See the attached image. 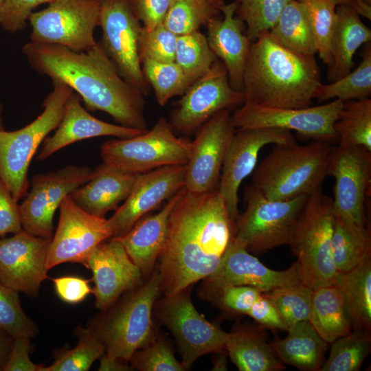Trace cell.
<instances>
[{"instance_id":"1","label":"cell","mask_w":371,"mask_h":371,"mask_svg":"<svg viewBox=\"0 0 371 371\" xmlns=\"http://www.w3.org/2000/svg\"><path fill=\"white\" fill-rule=\"evenodd\" d=\"M235 226L218 190L194 193L183 187L170 214L159 257L164 295L174 294L211 275L234 236Z\"/></svg>"},{"instance_id":"2","label":"cell","mask_w":371,"mask_h":371,"mask_svg":"<svg viewBox=\"0 0 371 371\" xmlns=\"http://www.w3.org/2000/svg\"><path fill=\"white\" fill-rule=\"evenodd\" d=\"M22 52L36 72L75 91L87 111H101L122 126L148 130L144 96L122 78L99 42L78 52L30 41Z\"/></svg>"},{"instance_id":"3","label":"cell","mask_w":371,"mask_h":371,"mask_svg":"<svg viewBox=\"0 0 371 371\" xmlns=\"http://www.w3.org/2000/svg\"><path fill=\"white\" fill-rule=\"evenodd\" d=\"M321 84L315 56L286 47L269 31L251 42L243 79L245 101L272 107L305 108L311 104Z\"/></svg>"},{"instance_id":"4","label":"cell","mask_w":371,"mask_h":371,"mask_svg":"<svg viewBox=\"0 0 371 371\" xmlns=\"http://www.w3.org/2000/svg\"><path fill=\"white\" fill-rule=\"evenodd\" d=\"M254 170L252 185L267 198L284 201L309 195L321 187L326 175L331 144L314 141L274 144Z\"/></svg>"},{"instance_id":"5","label":"cell","mask_w":371,"mask_h":371,"mask_svg":"<svg viewBox=\"0 0 371 371\" xmlns=\"http://www.w3.org/2000/svg\"><path fill=\"white\" fill-rule=\"evenodd\" d=\"M157 267L138 286L89 322L105 346V354L128 361L155 337L153 307L161 293Z\"/></svg>"},{"instance_id":"6","label":"cell","mask_w":371,"mask_h":371,"mask_svg":"<svg viewBox=\"0 0 371 371\" xmlns=\"http://www.w3.org/2000/svg\"><path fill=\"white\" fill-rule=\"evenodd\" d=\"M334 223L333 199L320 187L308 196L289 244L302 282L313 289L334 285L339 274L331 253Z\"/></svg>"},{"instance_id":"7","label":"cell","mask_w":371,"mask_h":371,"mask_svg":"<svg viewBox=\"0 0 371 371\" xmlns=\"http://www.w3.org/2000/svg\"><path fill=\"white\" fill-rule=\"evenodd\" d=\"M65 84L52 80L42 113L31 123L13 131H0V180L18 202L27 192V172L37 149L59 125L65 103L73 93Z\"/></svg>"},{"instance_id":"8","label":"cell","mask_w":371,"mask_h":371,"mask_svg":"<svg viewBox=\"0 0 371 371\" xmlns=\"http://www.w3.org/2000/svg\"><path fill=\"white\" fill-rule=\"evenodd\" d=\"M244 196L246 209L236 220L234 242L258 253L289 245L308 195L271 200L251 184Z\"/></svg>"},{"instance_id":"9","label":"cell","mask_w":371,"mask_h":371,"mask_svg":"<svg viewBox=\"0 0 371 371\" xmlns=\"http://www.w3.org/2000/svg\"><path fill=\"white\" fill-rule=\"evenodd\" d=\"M192 142L178 137L164 117L150 130L130 138H117L100 146L102 161L130 172L142 174L167 166L184 165Z\"/></svg>"},{"instance_id":"10","label":"cell","mask_w":371,"mask_h":371,"mask_svg":"<svg viewBox=\"0 0 371 371\" xmlns=\"http://www.w3.org/2000/svg\"><path fill=\"white\" fill-rule=\"evenodd\" d=\"M100 0H53L29 18L31 42L58 45L85 52L98 42L94 30L100 23Z\"/></svg>"},{"instance_id":"11","label":"cell","mask_w":371,"mask_h":371,"mask_svg":"<svg viewBox=\"0 0 371 371\" xmlns=\"http://www.w3.org/2000/svg\"><path fill=\"white\" fill-rule=\"evenodd\" d=\"M191 286L157 300L153 313L175 337L186 369L200 357L225 350L229 333L206 319L194 307Z\"/></svg>"},{"instance_id":"12","label":"cell","mask_w":371,"mask_h":371,"mask_svg":"<svg viewBox=\"0 0 371 371\" xmlns=\"http://www.w3.org/2000/svg\"><path fill=\"white\" fill-rule=\"evenodd\" d=\"M344 102L333 101L305 108H280L245 101L231 115L236 130L280 128L294 131L303 137L330 144L337 141L334 124Z\"/></svg>"},{"instance_id":"13","label":"cell","mask_w":371,"mask_h":371,"mask_svg":"<svg viewBox=\"0 0 371 371\" xmlns=\"http://www.w3.org/2000/svg\"><path fill=\"white\" fill-rule=\"evenodd\" d=\"M99 42L122 78L144 96L149 85L144 77L139 54L142 28L129 0H100Z\"/></svg>"},{"instance_id":"14","label":"cell","mask_w":371,"mask_h":371,"mask_svg":"<svg viewBox=\"0 0 371 371\" xmlns=\"http://www.w3.org/2000/svg\"><path fill=\"white\" fill-rule=\"evenodd\" d=\"M93 175V170L89 166L70 165L33 176L30 190L19 205L23 229L52 238L56 210L66 196L89 181Z\"/></svg>"},{"instance_id":"15","label":"cell","mask_w":371,"mask_h":371,"mask_svg":"<svg viewBox=\"0 0 371 371\" xmlns=\"http://www.w3.org/2000/svg\"><path fill=\"white\" fill-rule=\"evenodd\" d=\"M181 96L168 122L174 132L183 135L196 132L217 112L245 101L243 93L231 87L226 68L218 60Z\"/></svg>"},{"instance_id":"16","label":"cell","mask_w":371,"mask_h":371,"mask_svg":"<svg viewBox=\"0 0 371 371\" xmlns=\"http://www.w3.org/2000/svg\"><path fill=\"white\" fill-rule=\"evenodd\" d=\"M326 175L335 179V216L348 225L367 227L365 198L371 177V151L359 146L333 148Z\"/></svg>"},{"instance_id":"17","label":"cell","mask_w":371,"mask_h":371,"mask_svg":"<svg viewBox=\"0 0 371 371\" xmlns=\"http://www.w3.org/2000/svg\"><path fill=\"white\" fill-rule=\"evenodd\" d=\"M59 209L58 225L48 250V270L65 262L83 265L100 243L113 236L107 219L87 213L69 196Z\"/></svg>"},{"instance_id":"18","label":"cell","mask_w":371,"mask_h":371,"mask_svg":"<svg viewBox=\"0 0 371 371\" xmlns=\"http://www.w3.org/2000/svg\"><path fill=\"white\" fill-rule=\"evenodd\" d=\"M203 280L199 293L205 300L229 286H249L265 293L302 282L296 262L285 270L269 269L233 239L216 269Z\"/></svg>"},{"instance_id":"19","label":"cell","mask_w":371,"mask_h":371,"mask_svg":"<svg viewBox=\"0 0 371 371\" xmlns=\"http://www.w3.org/2000/svg\"><path fill=\"white\" fill-rule=\"evenodd\" d=\"M295 142L291 131L280 128L236 130L224 156L218 188L232 219L236 221L239 216L238 188L255 169L260 150L267 144Z\"/></svg>"},{"instance_id":"20","label":"cell","mask_w":371,"mask_h":371,"mask_svg":"<svg viewBox=\"0 0 371 371\" xmlns=\"http://www.w3.org/2000/svg\"><path fill=\"white\" fill-rule=\"evenodd\" d=\"M235 131L229 109L217 112L196 131L186 164L187 190L205 193L218 190L224 156Z\"/></svg>"},{"instance_id":"21","label":"cell","mask_w":371,"mask_h":371,"mask_svg":"<svg viewBox=\"0 0 371 371\" xmlns=\"http://www.w3.org/2000/svg\"><path fill=\"white\" fill-rule=\"evenodd\" d=\"M51 238L25 230L0 238V284L30 297H36L47 277V254Z\"/></svg>"},{"instance_id":"22","label":"cell","mask_w":371,"mask_h":371,"mask_svg":"<svg viewBox=\"0 0 371 371\" xmlns=\"http://www.w3.org/2000/svg\"><path fill=\"white\" fill-rule=\"evenodd\" d=\"M83 265L92 272L95 304L102 311L143 282L142 273L129 257L120 237L112 236L100 243Z\"/></svg>"},{"instance_id":"23","label":"cell","mask_w":371,"mask_h":371,"mask_svg":"<svg viewBox=\"0 0 371 371\" xmlns=\"http://www.w3.org/2000/svg\"><path fill=\"white\" fill-rule=\"evenodd\" d=\"M186 164L139 174L128 198L108 220L113 236H122L147 213L185 186Z\"/></svg>"},{"instance_id":"24","label":"cell","mask_w":371,"mask_h":371,"mask_svg":"<svg viewBox=\"0 0 371 371\" xmlns=\"http://www.w3.org/2000/svg\"><path fill=\"white\" fill-rule=\"evenodd\" d=\"M81 100L74 92L69 97L54 133L43 142L42 149L36 157L38 160L43 161L67 146L85 139L103 136L130 138L146 131L100 120L82 106Z\"/></svg>"},{"instance_id":"25","label":"cell","mask_w":371,"mask_h":371,"mask_svg":"<svg viewBox=\"0 0 371 371\" xmlns=\"http://www.w3.org/2000/svg\"><path fill=\"white\" fill-rule=\"evenodd\" d=\"M237 2L224 4L223 14L205 25L208 45L216 58L225 65L229 84L236 91H243L244 69L251 42L245 34V23L236 14Z\"/></svg>"},{"instance_id":"26","label":"cell","mask_w":371,"mask_h":371,"mask_svg":"<svg viewBox=\"0 0 371 371\" xmlns=\"http://www.w3.org/2000/svg\"><path fill=\"white\" fill-rule=\"evenodd\" d=\"M139 175L103 162L93 170L89 181L69 196L87 213L105 218L128 198Z\"/></svg>"},{"instance_id":"27","label":"cell","mask_w":371,"mask_h":371,"mask_svg":"<svg viewBox=\"0 0 371 371\" xmlns=\"http://www.w3.org/2000/svg\"><path fill=\"white\" fill-rule=\"evenodd\" d=\"M183 188L169 199L159 212L142 217L126 234L119 236L143 276L152 273L161 253L167 237L169 216Z\"/></svg>"},{"instance_id":"28","label":"cell","mask_w":371,"mask_h":371,"mask_svg":"<svg viewBox=\"0 0 371 371\" xmlns=\"http://www.w3.org/2000/svg\"><path fill=\"white\" fill-rule=\"evenodd\" d=\"M370 41L371 30L361 21L358 13L350 7L337 5L330 41L333 63L328 67V81H335L352 71L355 52Z\"/></svg>"},{"instance_id":"29","label":"cell","mask_w":371,"mask_h":371,"mask_svg":"<svg viewBox=\"0 0 371 371\" xmlns=\"http://www.w3.org/2000/svg\"><path fill=\"white\" fill-rule=\"evenodd\" d=\"M225 350L240 371H280L286 368L260 328L236 327L229 333Z\"/></svg>"},{"instance_id":"30","label":"cell","mask_w":371,"mask_h":371,"mask_svg":"<svg viewBox=\"0 0 371 371\" xmlns=\"http://www.w3.org/2000/svg\"><path fill=\"white\" fill-rule=\"evenodd\" d=\"M286 337L273 346L283 363L303 371H319L328 348L326 342L308 320L298 322L289 328Z\"/></svg>"},{"instance_id":"31","label":"cell","mask_w":371,"mask_h":371,"mask_svg":"<svg viewBox=\"0 0 371 371\" xmlns=\"http://www.w3.org/2000/svg\"><path fill=\"white\" fill-rule=\"evenodd\" d=\"M308 321L327 343L352 330L343 294L334 285L313 290Z\"/></svg>"},{"instance_id":"32","label":"cell","mask_w":371,"mask_h":371,"mask_svg":"<svg viewBox=\"0 0 371 371\" xmlns=\"http://www.w3.org/2000/svg\"><path fill=\"white\" fill-rule=\"evenodd\" d=\"M334 286L342 293L352 330L371 331V258L339 273Z\"/></svg>"},{"instance_id":"33","label":"cell","mask_w":371,"mask_h":371,"mask_svg":"<svg viewBox=\"0 0 371 371\" xmlns=\"http://www.w3.org/2000/svg\"><path fill=\"white\" fill-rule=\"evenodd\" d=\"M331 253L338 273L352 271L371 258L370 230L348 225L335 216Z\"/></svg>"},{"instance_id":"34","label":"cell","mask_w":371,"mask_h":371,"mask_svg":"<svg viewBox=\"0 0 371 371\" xmlns=\"http://www.w3.org/2000/svg\"><path fill=\"white\" fill-rule=\"evenodd\" d=\"M269 32L280 43L297 53L312 56L317 54L305 11L297 0L286 4Z\"/></svg>"},{"instance_id":"35","label":"cell","mask_w":371,"mask_h":371,"mask_svg":"<svg viewBox=\"0 0 371 371\" xmlns=\"http://www.w3.org/2000/svg\"><path fill=\"white\" fill-rule=\"evenodd\" d=\"M361 60L356 69L328 84H321L314 98L319 102L330 99L342 102L370 98L371 95V41L363 45Z\"/></svg>"},{"instance_id":"36","label":"cell","mask_w":371,"mask_h":371,"mask_svg":"<svg viewBox=\"0 0 371 371\" xmlns=\"http://www.w3.org/2000/svg\"><path fill=\"white\" fill-rule=\"evenodd\" d=\"M78 344L72 349L63 348L53 353L54 361L39 371H87L105 353V346L94 328L78 326L75 331Z\"/></svg>"},{"instance_id":"37","label":"cell","mask_w":371,"mask_h":371,"mask_svg":"<svg viewBox=\"0 0 371 371\" xmlns=\"http://www.w3.org/2000/svg\"><path fill=\"white\" fill-rule=\"evenodd\" d=\"M334 129L338 145L359 146L371 151V99L344 102Z\"/></svg>"},{"instance_id":"38","label":"cell","mask_w":371,"mask_h":371,"mask_svg":"<svg viewBox=\"0 0 371 371\" xmlns=\"http://www.w3.org/2000/svg\"><path fill=\"white\" fill-rule=\"evenodd\" d=\"M217 60L206 36L199 30L177 36L174 62L190 85L207 72Z\"/></svg>"},{"instance_id":"39","label":"cell","mask_w":371,"mask_h":371,"mask_svg":"<svg viewBox=\"0 0 371 371\" xmlns=\"http://www.w3.org/2000/svg\"><path fill=\"white\" fill-rule=\"evenodd\" d=\"M370 350V333L352 330L332 342L330 355L319 371H358Z\"/></svg>"},{"instance_id":"40","label":"cell","mask_w":371,"mask_h":371,"mask_svg":"<svg viewBox=\"0 0 371 371\" xmlns=\"http://www.w3.org/2000/svg\"><path fill=\"white\" fill-rule=\"evenodd\" d=\"M221 10L210 0H175L169 8L162 25L177 36L199 30Z\"/></svg>"},{"instance_id":"41","label":"cell","mask_w":371,"mask_h":371,"mask_svg":"<svg viewBox=\"0 0 371 371\" xmlns=\"http://www.w3.org/2000/svg\"><path fill=\"white\" fill-rule=\"evenodd\" d=\"M142 69L145 80L153 89L160 106H165L175 96L182 95L191 85L175 62L144 60Z\"/></svg>"},{"instance_id":"42","label":"cell","mask_w":371,"mask_h":371,"mask_svg":"<svg viewBox=\"0 0 371 371\" xmlns=\"http://www.w3.org/2000/svg\"><path fill=\"white\" fill-rule=\"evenodd\" d=\"M305 11L317 48V54L329 67L333 63L330 41L336 21L337 5L331 0H297Z\"/></svg>"},{"instance_id":"43","label":"cell","mask_w":371,"mask_h":371,"mask_svg":"<svg viewBox=\"0 0 371 371\" xmlns=\"http://www.w3.org/2000/svg\"><path fill=\"white\" fill-rule=\"evenodd\" d=\"M291 0H236V16L246 25L245 34L253 42L269 31Z\"/></svg>"},{"instance_id":"44","label":"cell","mask_w":371,"mask_h":371,"mask_svg":"<svg viewBox=\"0 0 371 371\" xmlns=\"http://www.w3.org/2000/svg\"><path fill=\"white\" fill-rule=\"evenodd\" d=\"M313 290L301 282L262 294L274 305L289 328L308 320Z\"/></svg>"},{"instance_id":"45","label":"cell","mask_w":371,"mask_h":371,"mask_svg":"<svg viewBox=\"0 0 371 371\" xmlns=\"http://www.w3.org/2000/svg\"><path fill=\"white\" fill-rule=\"evenodd\" d=\"M140 371H183L186 368L175 357L169 342L156 336L136 350L129 360Z\"/></svg>"},{"instance_id":"46","label":"cell","mask_w":371,"mask_h":371,"mask_svg":"<svg viewBox=\"0 0 371 371\" xmlns=\"http://www.w3.org/2000/svg\"><path fill=\"white\" fill-rule=\"evenodd\" d=\"M0 328L13 338L34 337L38 332L36 325L23 311L19 293L0 284Z\"/></svg>"},{"instance_id":"47","label":"cell","mask_w":371,"mask_h":371,"mask_svg":"<svg viewBox=\"0 0 371 371\" xmlns=\"http://www.w3.org/2000/svg\"><path fill=\"white\" fill-rule=\"evenodd\" d=\"M177 36L162 24L151 30L142 28L139 39V54L144 60L170 63L175 61Z\"/></svg>"},{"instance_id":"48","label":"cell","mask_w":371,"mask_h":371,"mask_svg":"<svg viewBox=\"0 0 371 371\" xmlns=\"http://www.w3.org/2000/svg\"><path fill=\"white\" fill-rule=\"evenodd\" d=\"M261 294L252 286H229L216 291L207 300L229 313L247 315Z\"/></svg>"},{"instance_id":"49","label":"cell","mask_w":371,"mask_h":371,"mask_svg":"<svg viewBox=\"0 0 371 371\" xmlns=\"http://www.w3.org/2000/svg\"><path fill=\"white\" fill-rule=\"evenodd\" d=\"M53 0H2L0 5V26L5 31H23L29 18L38 5Z\"/></svg>"},{"instance_id":"50","label":"cell","mask_w":371,"mask_h":371,"mask_svg":"<svg viewBox=\"0 0 371 371\" xmlns=\"http://www.w3.org/2000/svg\"><path fill=\"white\" fill-rule=\"evenodd\" d=\"M175 0H129L132 9L146 30L162 24Z\"/></svg>"},{"instance_id":"51","label":"cell","mask_w":371,"mask_h":371,"mask_svg":"<svg viewBox=\"0 0 371 371\" xmlns=\"http://www.w3.org/2000/svg\"><path fill=\"white\" fill-rule=\"evenodd\" d=\"M23 230L19 205L10 191L0 180V238Z\"/></svg>"},{"instance_id":"52","label":"cell","mask_w":371,"mask_h":371,"mask_svg":"<svg viewBox=\"0 0 371 371\" xmlns=\"http://www.w3.org/2000/svg\"><path fill=\"white\" fill-rule=\"evenodd\" d=\"M58 297L64 302L76 304L82 302L92 293L90 280L75 276L52 278Z\"/></svg>"},{"instance_id":"53","label":"cell","mask_w":371,"mask_h":371,"mask_svg":"<svg viewBox=\"0 0 371 371\" xmlns=\"http://www.w3.org/2000/svg\"><path fill=\"white\" fill-rule=\"evenodd\" d=\"M31 338L29 336L13 338L3 371H39L43 365L34 363L30 358Z\"/></svg>"},{"instance_id":"54","label":"cell","mask_w":371,"mask_h":371,"mask_svg":"<svg viewBox=\"0 0 371 371\" xmlns=\"http://www.w3.org/2000/svg\"><path fill=\"white\" fill-rule=\"evenodd\" d=\"M247 315L262 327L285 331L289 330L278 311L262 294L254 302Z\"/></svg>"},{"instance_id":"55","label":"cell","mask_w":371,"mask_h":371,"mask_svg":"<svg viewBox=\"0 0 371 371\" xmlns=\"http://www.w3.org/2000/svg\"><path fill=\"white\" fill-rule=\"evenodd\" d=\"M99 359V371H129L133 370V367L128 365V361L111 357L105 353Z\"/></svg>"},{"instance_id":"56","label":"cell","mask_w":371,"mask_h":371,"mask_svg":"<svg viewBox=\"0 0 371 371\" xmlns=\"http://www.w3.org/2000/svg\"><path fill=\"white\" fill-rule=\"evenodd\" d=\"M13 337L0 328V371H3L8 361Z\"/></svg>"},{"instance_id":"57","label":"cell","mask_w":371,"mask_h":371,"mask_svg":"<svg viewBox=\"0 0 371 371\" xmlns=\"http://www.w3.org/2000/svg\"><path fill=\"white\" fill-rule=\"evenodd\" d=\"M337 6L344 5L355 10L359 16L371 19V6L364 4L361 0H331Z\"/></svg>"},{"instance_id":"58","label":"cell","mask_w":371,"mask_h":371,"mask_svg":"<svg viewBox=\"0 0 371 371\" xmlns=\"http://www.w3.org/2000/svg\"><path fill=\"white\" fill-rule=\"evenodd\" d=\"M217 355L213 362L212 370L223 371L227 370V356L225 350L216 352Z\"/></svg>"},{"instance_id":"59","label":"cell","mask_w":371,"mask_h":371,"mask_svg":"<svg viewBox=\"0 0 371 371\" xmlns=\"http://www.w3.org/2000/svg\"><path fill=\"white\" fill-rule=\"evenodd\" d=\"M3 106L1 101L0 100V131L5 130L4 126H3Z\"/></svg>"},{"instance_id":"60","label":"cell","mask_w":371,"mask_h":371,"mask_svg":"<svg viewBox=\"0 0 371 371\" xmlns=\"http://www.w3.org/2000/svg\"><path fill=\"white\" fill-rule=\"evenodd\" d=\"M210 1L218 9L225 4L224 0H210Z\"/></svg>"},{"instance_id":"61","label":"cell","mask_w":371,"mask_h":371,"mask_svg":"<svg viewBox=\"0 0 371 371\" xmlns=\"http://www.w3.org/2000/svg\"><path fill=\"white\" fill-rule=\"evenodd\" d=\"M364 4L371 6V0H361Z\"/></svg>"},{"instance_id":"62","label":"cell","mask_w":371,"mask_h":371,"mask_svg":"<svg viewBox=\"0 0 371 371\" xmlns=\"http://www.w3.org/2000/svg\"><path fill=\"white\" fill-rule=\"evenodd\" d=\"M1 2H2V0H0V5H1Z\"/></svg>"}]
</instances>
